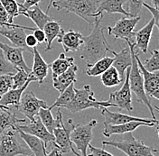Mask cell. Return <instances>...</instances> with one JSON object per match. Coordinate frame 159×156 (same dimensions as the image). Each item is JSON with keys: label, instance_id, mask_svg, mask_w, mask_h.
I'll list each match as a JSON object with an SVG mask.
<instances>
[{"label": "cell", "instance_id": "46", "mask_svg": "<svg viewBox=\"0 0 159 156\" xmlns=\"http://www.w3.org/2000/svg\"><path fill=\"white\" fill-rule=\"evenodd\" d=\"M151 4L153 7L159 9V0H151Z\"/></svg>", "mask_w": 159, "mask_h": 156}, {"label": "cell", "instance_id": "49", "mask_svg": "<svg viewBox=\"0 0 159 156\" xmlns=\"http://www.w3.org/2000/svg\"><path fill=\"white\" fill-rule=\"evenodd\" d=\"M70 152H71V153H72V154H73L74 155H76V156H82V155H81V154H80L79 153H77V152L75 151V149H74V148H73V147H72V146L70 147Z\"/></svg>", "mask_w": 159, "mask_h": 156}, {"label": "cell", "instance_id": "15", "mask_svg": "<svg viewBox=\"0 0 159 156\" xmlns=\"http://www.w3.org/2000/svg\"><path fill=\"white\" fill-rule=\"evenodd\" d=\"M0 49L2 50V52L5 56V58L16 69H22L25 70L26 72L30 73L31 69L27 66L26 62L25 61V59L23 56V53L25 51H27L22 47H16V46H9L6 43H3L0 42Z\"/></svg>", "mask_w": 159, "mask_h": 156}, {"label": "cell", "instance_id": "22", "mask_svg": "<svg viewBox=\"0 0 159 156\" xmlns=\"http://www.w3.org/2000/svg\"><path fill=\"white\" fill-rule=\"evenodd\" d=\"M127 0H103L98 6L96 11V16H99L106 12L108 14H121L127 17H131L130 14L124 8V5Z\"/></svg>", "mask_w": 159, "mask_h": 156}, {"label": "cell", "instance_id": "42", "mask_svg": "<svg viewBox=\"0 0 159 156\" xmlns=\"http://www.w3.org/2000/svg\"><path fill=\"white\" fill-rule=\"evenodd\" d=\"M41 1L42 0H24L23 4H19V8L23 10L29 9L32 7L38 5V3H40Z\"/></svg>", "mask_w": 159, "mask_h": 156}, {"label": "cell", "instance_id": "51", "mask_svg": "<svg viewBox=\"0 0 159 156\" xmlns=\"http://www.w3.org/2000/svg\"><path fill=\"white\" fill-rule=\"evenodd\" d=\"M158 51H159V50H158Z\"/></svg>", "mask_w": 159, "mask_h": 156}, {"label": "cell", "instance_id": "47", "mask_svg": "<svg viewBox=\"0 0 159 156\" xmlns=\"http://www.w3.org/2000/svg\"><path fill=\"white\" fill-rule=\"evenodd\" d=\"M155 109L158 112V114H159V107H157V106H155ZM156 127H157V136H158V138H159V120H157V123L156 124Z\"/></svg>", "mask_w": 159, "mask_h": 156}, {"label": "cell", "instance_id": "43", "mask_svg": "<svg viewBox=\"0 0 159 156\" xmlns=\"http://www.w3.org/2000/svg\"><path fill=\"white\" fill-rule=\"evenodd\" d=\"M39 42H37L36 38L34 36V34H28L25 36V44L28 48H34L37 46Z\"/></svg>", "mask_w": 159, "mask_h": 156}, {"label": "cell", "instance_id": "11", "mask_svg": "<svg viewBox=\"0 0 159 156\" xmlns=\"http://www.w3.org/2000/svg\"><path fill=\"white\" fill-rule=\"evenodd\" d=\"M56 127L52 131L54 136V147L58 148L62 154H67L70 151L72 144L70 139V129L67 128L63 124L62 115L61 109H58L56 114Z\"/></svg>", "mask_w": 159, "mask_h": 156}, {"label": "cell", "instance_id": "19", "mask_svg": "<svg viewBox=\"0 0 159 156\" xmlns=\"http://www.w3.org/2000/svg\"><path fill=\"white\" fill-rule=\"evenodd\" d=\"M108 52H110L114 55V61H113L112 66L117 69L121 78L124 80L125 75H126V70L132 64V56H131V51H130L129 45L128 47H125L124 49L121 50L119 52H116L109 46L108 47Z\"/></svg>", "mask_w": 159, "mask_h": 156}, {"label": "cell", "instance_id": "9", "mask_svg": "<svg viewBox=\"0 0 159 156\" xmlns=\"http://www.w3.org/2000/svg\"><path fill=\"white\" fill-rule=\"evenodd\" d=\"M48 105L43 99H39L33 91H25L23 93L19 105L16 107L29 121H33L37 116L40 108H48Z\"/></svg>", "mask_w": 159, "mask_h": 156}, {"label": "cell", "instance_id": "41", "mask_svg": "<svg viewBox=\"0 0 159 156\" xmlns=\"http://www.w3.org/2000/svg\"><path fill=\"white\" fill-rule=\"evenodd\" d=\"M143 7H146L147 9L148 10L149 12L152 14L153 16V19H154V22H155V25L157 27L159 32V9H157L155 7H153L152 6L148 5V3H144L143 4ZM159 42V39H158Z\"/></svg>", "mask_w": 159, "mask_h": 156}, {"label": "cell", "instance_id": "30", "mask_svg": "<svg viewBox=\"0 0 159 156\" xmlns=\"http://www.w3.org/2000/svg\"><path fill=\"white\" fill-rule=\"evenodd\" d=\"M114 61V58L105 56L103 58H101L99 60H97L96 62H94L93 64L89 65L87 67V69L85 70V73L90 76V77H97L100 76L103 72H105L108 69L112 66Z\"/></svg>", "mask_w": 159, "mask_h": 156}, {"label": "cell", "instance_id": "25", "mask_svg": "<svg viewBox=\"0 0 159 156\" xmlns=\"http://www.w3.org/2000/svg\"><path fill=\"white\" fill-rule=\"evenodd\" d=\"M19 14L30 18L35 24V25L39 29H43V26L48 22L52 20V18L48 16V14L44 13L43 10L40 8L38 5H35V6L32 7L29 9L23 10L19 8Z\"/></svg>", "mask_w": 159, "mask_h": 156}, {"label": "cell", "instance_id": "29", "mask_svg": "<svg viewBox=\"0 0 159 156\" xmlns=\"http://www.w3.org/2000/svg\"><path fill=\"white\" fill-rule=\"evenodd\" d=\"M74 63V59L72 57H67L64 53H61L59 57L54 60L50 65V68L52 71V78L59 76L60 74L66 71Z\"/></svg>", "mask_w": 159, "mask_h": 156}, {"label": "cell", "instance_id": "16", "mask_svg": "<svg viewBox=\"0 0 159 156\" xmlns=\"http://www.w3.org/2000/svg\"><path fill=\"white\" fill-rule=\"evenodd\" d=\"M57 42L62 45L65 52H75L83 44V35L75 30L70 29L68 32L61 30L57 37Z\"/></svg>", "mask_w": 159, "mask_h": 156}, {"label": "cell", "instance_id": "44", "mask_svg": "<svg viewBox=\"0 0 159 156\" xmlns=\"http://www.w3.org/2000/svg\"><path fill=\"white\" fill-rule=\"evenodd\" d=\"M34 36L36 38L39 43L45 42V34H44V32L43 29L37 28V29L34 30Z\"/></svg>", "mask_w": 159, "mask_h": 156}, {"label": "cell", "instance_id": "18", "mask_svg": "<svg viewBox=\"0 0 159 156\" xmlns=\"http://www.w3.org/2000/svg\"><path fill=\"white\" fill-rule=\"evenodd\" d=\"M154 26H155V22H154V19L152 18L143 28H141L138 32H135V33H134V38H135L134 48L135 50H139L141 52H143L145 54L148 53Z\"/></svg>", "mask_w": 159, "mask_h": 156}, {"label": "cell", "instance_id": "21", "mask_svg": "<svg viewBox=\"0 0 159 156\" xmlns=\"http://www.w3.org/2000/svg\"><path fill=\"white\" fill-rule=\"evenodd\" d=\"M77 71L78 67L74 63L66 71L60 74L59 76L52 78L53 88L58 90L60 93L63 92L70 84L76 83L77 81Z\"/></svg>", "mask_w": 159, "mask_h": 156}, {"label": "cell", "instance_id": "7", "mask_svg": "<svg viewBox=\"0 0 159 156\" xmlns=\"http://www.w3.org/2000/svg\"><path fill=\"white\" fill-rule=\"evenodd\" d=\"M21 137L16 127H9L0 136V156H34Z\"/></svg>", "mask_w": 159, "mask_h": 156}, {"label": "cell", "instance_id": "28", "mask_svg": "<svg viewBox=\"0 0 159 156\" xmlns=\"http://www.w3.org/2000/svg\"><path fill=\"white\" fill-rule=\"evenodd\" d=\"M43 32L45 34V42H46V47L44 49V51H48L52 50V42L59 36L60 33L61 31V23L60 21H50L44 26H43Z\"/></svg>", "mask_w": 159, "mask_h": 156}, {"label": "cell", "instance_id": "14", "mask_svg": "<svg viewBox=\"0 0 159 156\" xmlns=\"http://www.w3.org/2000/svg\"><path fill=\"white\" fill-rule=\"evenodd\" d=\"M100 109H101V115L105 118V121L103 123L104 125H120L129 122H144V123L154 124V125L157 123V119H147V118L125 115L119 112H112L108 109V107H101Z\"/></svg>", "mask_w": 159, "mask_h": 156}, {"label": "cell", "instance_id": "33", "mask_svg": "<svg viewBox=\"0 0 159 156\" xmlns=\"http://www.w3.org/2000/svg\"><path fill=\"white\" fill-rule=\"evenodd\" d=\"M40 120L43 124V126L46 127V129L50 133L52 134L53 129L56 127V119L53 117L52 114V110L48 108H40L39 112L37 114Z\"/></svg>", "mask_w": 159, "mask_h": 156}, {"label": "cell", "instance_id": "1", "mask_svg": "<svg viewBox=\"0 0 159 156\" xmlns=\"http://www.w3.org/2000/svg\"><path fill=\"white\" fill-rule=\"evenodd\" d=\"M103 14L94 18L93 29L88 36H83V44L80 59L87 63V66L105 57L108 52V43L104 35V28L100 26Z\"/></svg>", "mask_w": 159, "mask_h": 156}, {"label": "cell", "instance_id": "23", "mask_svg": "<svg viewBox=\"0 0 159 156\" xmlns=\"http://www.w3.org/2000/svg\"><path fill=\"white\" fill-rule=\"evenodd\" d=\"M19 136L21 139L25 143V145L28 146L31 152L33 153V154L34 156H45L47 154V147L45 146L44 143L38 138V137L34 136L29 135L27 133L23 132L20 129H16Z\"/></svg>", "mask_w": 159, "mask_h": 156}, {"label": "cell", "instance_id": "5", "mask_svg": "<svg viewBox=\"0 0 159 156\" xmlns=\"http://www.w3.org/2000/svg\"><path fill=\"white\" fill-rule=\"evenodd\" d=\"M75 96L73 99L63 108L68 109L71 113H78L88 108L99 109L101 107H115V106L108 101L97 100L94 97V92L90 89L89 85H85L80 89L75 88Z\"/></svg>", "mask_w": 159, "mask_h": 156}, {"label": "cell", "instance_id": "36", "mask_svg": "<svg viewBox=\"0 0 159 156\" xmlns=\"http://www.w3.org/2000/svg\"><path fill=\"white\" fill-rule=\"evenodd\" d=\"M144 68L149 72L159 71V51L154 50L151 51V57L147 59L143 63Z\"/></svg>", "mask_w": 159, "mask_h": 156}, {"label": "cell", "instance_id": "35", "mask_svg": "<svg viewBox=\"0 0 159 156\" xmlns=\"http://www.w3.org/2000/svg\"><path fill=\"white\" fill-rule=\"evenodd\" d=\"M0 4L7 11L9 16L11 22H14V18L19 16V4L16 0H0Z\"/></svg>", "mask_w": 159, "mask_h": 156}, {"label": "cell", "instance_id": "20", "mask_svg": "<svg viewBox=\"0 0 159 156\" xmlns=\"http://www.w3.org/2000/svg\"><path fill=\"white\" fill-rule=\"evenodd\" d=\"M153 127L156 125L154 124H148L144 122H129L120 125H104L103 129V136L105 137H110L113 135H124L127 133H132L139 127Z\"/></svg>", "mask_w": 159, "mask_h": 156}, {"label": "cell", "instance_id": "40", "mask_svg": "<svg viewBox=\"0 0 159 156\" xmlns=\"http://www.w3.org/2000/svg\"><path fill=\"white\" fill-rule=\"evenodd\" d=\"M88 149L89 151V154H88V156H114L112 154L105 151L104 149L93 146L91 145H89L88 146Z\"/></svg>", "mask_w": 159, "mask_h": 156}, {"label": "cell", "instance_id": "26", "mask_svg": "<svg viewBox=\"0 0 159 156\" xmlns=\"http://www.w3.org/2000/svg\"><path fill=\"white\" fill-rule=\"evenodd\" d=\"M25 119L17 118L11 107L7 106L0 107V136L7 128L15 127L16 125H19V123H25Z\"/></svg>", "mask_w": 159, "mask_h": 156}, {"label": "cell", "instance_id": "38", "mask_svg": "<svg viewBox=\"0 0 159 156\" xmlns=\"http://www.w3.org/2000/svg\"><path fill=\"white\" fill-rule=\"evenodd\" d=\"M147 0H127L128 4V12L130 14L131 17L138 16L139 12L143 7V4L146 3Z\"/></svg>", "mask_w": 159, "mask_h": 156}, {"label": "cell", "instance_id": "34", "mask_svg": "<svg viewBox=\"0 0 159 156\" xmlns=\"http://www.w3.org/2000/svg\"><path fill=\"white\" fill-rule=\"evenodd\" d=\"M13 79V88H18L25 85L27 82L34 81V78L31 77L30 73L26 72L22 69H16V72L12 75Z\"/></svg>", "mask_w": 159, "mask_h": 156}, {"label": "cell", "instance_id": "2", "mask_svg": "<svg viewBox=\"0 0 159 156\" xmlns=\"http://www.w3.org/2000/svg\"><path fill=\"white\" fill-rule=\"evenodd\" d=\"M126 42L128 43L130 51H131V56H132V64L130 67V72H129V86L131 92H133L136 95V98L138 102L145 105L149 109V112L152 116L153 119H157L155 113H154V108L152 107V105L149 101L148 97L147 96L144 88V78L142 76V73L140 71L137 60L135 57V52L136 50L134 48V42H130L129 40H125Z\"/></svg>", "mask_w": 159, "mask_h": 156}, {"label": "cell", "instance_id": "17", "mask_svg": "<svg viewBox=\"0 0 159 156\" xmlns=\"http://www.w3.org/2000/svg\"><path fill=\"white\" fill-rule=\"evenodd\" d=\"M32 52L34 55V60L30 75L34 78V81H38L40 84H43L48 75L50 65L45 62L36 47L33 48Z\"/></svg>", "mask_w": 159, "mask_h": 156}, {"label": "cell", "instance_id": "31", "mask_svg": "<svg viewBox=\"0 0 159 156\" xmlns=\"http://www.w3.org/2000/svg\"><path fill=\"white\" fill-rule=\"evenodd\" d=\"M100 80L106 88L116 87L124 81L120 77L117 69L113 66H110L105 72L100 75Z\"/></svg>", "mask_w": 159, "mask_h": 156}, {"label": "cell", "instance_id": "3", "mask_svg": "<svg viewBox=\"0 0 159 156\" xmlns=\"http://www.w3.org/2000/svg\"><path fill=\"white\" fill-rule=\"evenodd\" d=\"M52 5L57 10L72 13L91 25L94 23V18L97 17L96 11L99 2L97 0H57Z\"/></svg>", "mask_w": 159, "mask_h": 156}, {"label": "cell", "instance_id": "48", "mask_svg": "<svg viewBox=\"0 0 159 156\" xmlns=\"http://www.w3.org/2000/svg\"><path fill=\"white\" fill-rule=\"evenodd\" d=\"M55 1H57V0H50L49 4L47 5V7H46V14H48L50 8H51V7H52V3L55 2Z\"/></svg>", "mask_w": 159, "mask_h": 156}, {"label": "cell", "instance_id": "45", "mask_svg": "<svg viewBox=\"0 0 159 156\" xmlns=\"http://www.w3.org/2000/svg\"><path fill=\"white\" fill-rule=\"evenodd\" d=\"M62 155V153L60 151L58 148H56V147H53L52 148V150L48 153V154H46V155L45 156H61Z\"/></svg>", "mask_w": 159, "mask_h": 156}, {"label": "cell", "instance_id": "37", "mask_svg": "<svg viewBox=\"0 0 159 156\" xmlns=\"http://www.w3.org/2000/svg\"><path fill=\"white\" fill-rule=\"evenodd\" d=\"M16 72V69L5 58L2 50L0 49V75L9 74L13 75Z\"/></svg>", "mask_w": 159, "mask_h": 156}, {"label": "cell", "instance_id": "12", "mask_svg": "<svg viewBox=\"0 0 159 156\" xmlns=\"http://www.w3.org/2000/svg\"><path fill=\"white\" fill-rule=\"evenodd\" d=\"M16 129H20L25 133H27L29 135L40 138L45 145V146H48V145L52 144L53 145L54 144V136L52 133L46 129V127L43 126L42 121L40 120L38 116H36L33 121H29L26 125H16Z\"/></svg>", "mask_w": 159, "mask_h": 156}, {"label": "cell", "instance_id": "10", "mask_svg": "<svg viewBox=\"0 0 159 156\" xmlns=\"http://www.w3.org/2000/svg\"><path fill=\"white\" fill-rule=\"evenodd\" d=\"M140 16L135 17H123L118 20L114 26H109L108 34L114 36L115 39L129 40L130 42H133L134 33H135V27L140 21Z\"/></svg>", "mask_w": 159, "mask_h": 156}, {"label": "cell", "instance_id": "32", "mask_svg": "<svg viewBox=\"0 0 159 156\" xmlns=\"http://www.w3.org/2000/svg\"><path fill=\"white\" fill-rule=\"evenodd\" d=\"M75 83L70 84L68 88H66L63 92L60 93V96L58 98L55 100V102L49 107V108L52 110L54 107H59V108H63L66 105H68L70 102L73 99L75 96Z\"/></svg>", "mask_w": 159, "mask_h": 156}, {"label": "cell", "instance_id": "50", "mask_svg": "<svg viewBox=\"0 0 159 156\" xmlns=\"http://www.w3.org/2000/svg\"><path fill=\"white\" fill-rule=\"evenodd\" d=\"M2 106H3V105H1V104H0V107H2Z\"/></svg>", "mask_w": 159, "mask_h": 156}, {"label": "cell", "instance_id": "8", "mask_svg": "<svg viewBox=\"0 0 159 156\" xmlns=\"http://www.w3.org/2000/svg\"><path fill=\"white\" fill-rule=\"evenodd\" d=\"M131 67V66H130ZM130 67L127 69L126 75L124 78V82L122 87L119 90L110 93L108 102L113 104L116 108H119V110H127L129 112L133 111L132 106V92L129 86V72Z\"/></svg>", "mask_w": 159, "mask_h": 156}, {"label": "cell", "instance_id": "24", "mask_svg": "<svg viewBox=\"0 0 159 156\" xmlns=\"http://www.w3.org/2000/svg\"><path fill=\"white\" fill-rule=\"evenodd\" d=\"M0 34L6 37L13 43L16 47H22L25 48L29 51L32 50L29 49L25 44V36L26 33L25 29L23 28H12V27H2L0 29Z\"/></svg>", "mask_w": 159, "mask_h": 156}, {"label": "cell", "instance_id": "27", "mask_svg": "<svg viewBox=\"0 0 159 156\" xmlns=\"http://www.w3.org/2000/svg\"><path fill=\"white\" fill-rule=\"evenodd\" d=\"M30 83L31 82H27L25 85H24L21 88H11L9 91H7L6 94H4L0 98V104L3 106H7V107L13 106L16 108L19 105L22 95L26 90V88L28 87Z\"/></svg>", "mask_w": 159, "mask_h": 156}, {"label": "cell", "instance_id": "6", "mask_svg": "<svg viewBox=\"0 0 159 156\" xmlns=\"http://www.w3.org/2000/svg\"><path fill=\"white\" fill-rule=\"evenodd\" d=\"M70 126V139L82 156H88V146L93 139V128L98 125L97 120L92 119L84 124H75L72 119H68Z\"/></svg>", "mask_w": 159, "mask_h": 156}, {"label": "cell", "instance_id": "13", "mask_svg": "<svg viewBox=\"0 0 159 156\" xmlns=\"http://www.w3.org/2000/svg\"><path fill=\"white\" fill-rule=\"evenodd\" d=\"M135 57L144 78V88L147 96L159 100V71L149 72L144 68L143 63L139 59V54L137 50L135 52Z\"/></svg>", "mask_w": 159, "mask_h": 156}, {"label": "cell", "instance_id": "39", "mask_svg": "<svg viewBox=\"0 0 159 156\" xmlns=\"http://www.w3.org/2000/svg\"><path fill=\"white\" fill-rule=\"evenodd\" d=\"M13 88V79L12 75L5 74L0 75V98Z\"/></svg>", "mask_w": 159, "mask_h": 156}, {"label": "cell", "instance_id": "4", "mask_svg": "<svg viewBox=\"0 0 159 156\" xmlns=\"http://www.w3.org/2000/svg\"><path fill=\"white\" fill-rule=\"evenodd\" d=\"M101 144L102 146L115 147L128 156H155L154 153H159L158 149L148 146L141 140L136 139L132 133L124 134L119 141H102Z\"/></svg>", "mask_w": 159, "mask_h": 156}]
</instances>
